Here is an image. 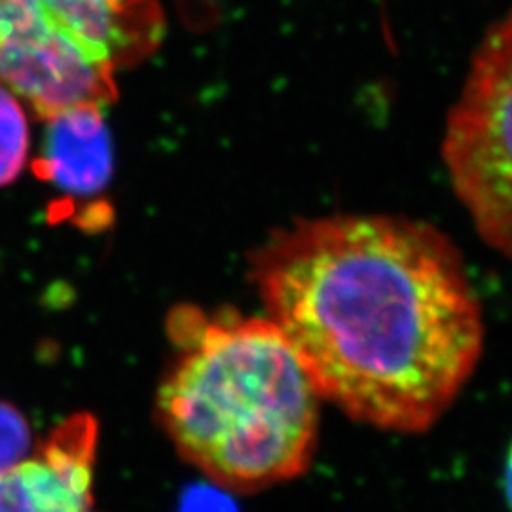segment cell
<instances>
[{"mask_svg": "<svg viewBox=\"0 0 512 512\" xmlns=\"http://www.w3.org/2000/svg\"><path fill=\"white\" fill-rule=\"evenodd\" d=\"M251 275L319 399L353 420L421 433L475 372L482 308L458 249L431 224L294 220L256 249Z\"/></svg>", "mask_w": 512, "mask_h": 512, "instance_id": "obj_1", "label": "cell"}, {"mask_svg": "<svg viewBox=\"0 0 512 512\" xmlns=\"http://www.w3.org/2000/svg\"><path fill=\"white\" fill-rule=\"evenodd\" d=\"M179 349L158 391V416L181 458L222 488L255 492L310 469L319 395L266 317L181 308Z\"/></svg>", "mask_w": 512, "mask_h": 512, "instance_id": "obj_2", "label": "cell"}, {"mask_svg": "<svg viewBox=\"0 0 512 512\" xmlns=\"http://www.w3.org/2000/svg\"><path fill=\"white\" fill-rule=\"evenodd\" d=\"M442 160L478 236L512 260V8L476 48L448 112Z\"/></svg>", "mask_w": 512, "mask_h": 512, "instance_id": "obj_3", "label": "cell"}, {"mask_svg": "<svg viewBox=\"0 0 512 512\" xmlns=\"http://www.w3.org/2000/svg\"><path fill=\"white\" fill-rule=\"evenodd\" d=\"M0 86L48 120L116 99L114 71L57 35L23 0H0Z\"/></svg>", "mask_w": 512, "mask_h": 512, "instance_id": "obj_4", "label": "cell"}, {"mask_svg": "<svg viewBox=\"0 0 512 512\" xmlns=\"http://www.w3.org/2000/svg\"><path fill=\"white\" fill-rule=\"evenodd\" d=\"M97 421L59 423L31 456L0 473V512H92Z\"/></svg>", "mask_w": 512, "mask_h": 512, "instance_id": "obj_5", "label": "cell"}, {"mask_svg": "<svg viewBox=\"0 0 512 512\" xmlns=\"http://www.w3.org/2000/svg\"><path fill=\"white\" fill-rule=\"evenodd\" d=\"M52 31L118 71L152 54L164 35L158 0H23Z\"/></svg>", "mask_w": 512, "mask_h": 512, "instance_id": "obj_6", "label": "cell"}, {"mask_svg": "<svg viewBox=\"0 0 512 512\" xmlns=\"http://www.w3.org/2000/svg\"><path fill=\"white\" fill-rule=\"evenodd\" d=\"M38 177L80 196L105 188L112 173L109 128L101 105H82L46 120Z\"/></svg>", "mask_w": 512, "mask_h": 512, "instance_id": "obj_7", "label": "cell"}, {"mask_svg": "<svg viewBox=\"0 0 512 512\" xmlns=\"http://www.w3.org/2000/svg\"><path fill=\"white\" fill-rule=\"evenodd\" d=\"M29 154V124L18 97L0 86V186L14 183Z\"/></svg>", "mask_w": 512, "mask_h": 512, "instance_id": "obj_8", "label": "cell"}, {"mask_svg": "<svg viewBox=\"0 0 512 512\" xmlns=\"http://www.w3.org/2000/svg\"><path fill=\"white\" fill-rule=\"evenodd\" d=\"M31 427L16 406L0 401V473L33 452Z\"/></svg>", "mask_w": 512, "mask_h": 512, "instance_id": "obj_9", "label": "cell"}, {"mask_svg": "<svg viewBox=\"0 0 512 512\" xmlns=\"http://www.w3.org/2000/svg\"><path fill=\"white\" fill-rule=\"evenodd\" d=\"M505 494H507L512 509V446L509 456H507V463H505Z\"/></svg>", "mask_w": 512, "mask_h": 512, "instance_id": "obj_10", "label": "cell"}]
</instances>
